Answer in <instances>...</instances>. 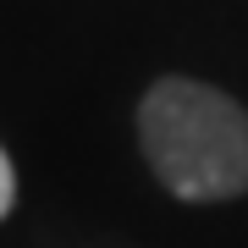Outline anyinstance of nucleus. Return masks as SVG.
<instances>
[{"label":"nucleus","instance_id":"2","mask_svg":"<svg viewBox=\"0 0 248 248\" xmlns=\"http://www.w3.org/2000/svg\"><path fill=\"white\" fill-rule=\"evenodd\" d=\"M11 199H17V177H11V160H6V149H0V215L11 210Z\"/></svg>","mask_w":248,"mask_h":248},{"label":"nucleus","instance_id":"1","mask_svg":"<svg viewBox=\"0 0 248 248\" xmlns=\"http://www.w3.org/2000/svg\"><path fill=\"white\" fill-rule=\"evenodd\" d=\"M138 133L155 177L177 199L210 204L248 193V110L221 89L187 78L155 83L138 110Z\"/></svg>","mask_w":248,"mask_h":248}]
</instances>
